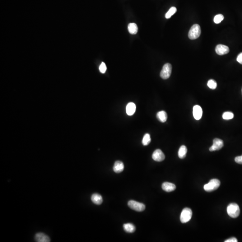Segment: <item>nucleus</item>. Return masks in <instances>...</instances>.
<instances>
[{
    "label": "nucleus",
    "instance_id": "4",
    "mask_svg": "<svg viewBox=\"0 0 242 242\" xmlns=\"http://www.w3.org/2000/svg\"><path fill=\"white\" fill-rule=\"evenodd\" d=\"M192 215H193V212L190 208H184L180 215V221L182 223H185L188 222L192 218Z\"/></svg>",
    "mask_w": 242,
    "mask_h": 242
},
{
    "label": "nucleus",
    "instance_id": "27",
    "mask_svg": "<svg viewBox=\"0 0 242 242\" xmlns=\"http://www.w3.org/2000/svg\"><path fill=\"white\" fill-rule=\"evenodd\" d=\"M237 61L241 64H242V53L239 54L237 58Z\"/></svg>",
    "mask_w": 242,
    "mask_h": 242
},
{
    "label": "nucleus",
    "instance_id": "2",
    "mask_svg": "<svg viewBox=\"0 0 242 242\" xmlns=\"http://www.w3.org/2000/svg\"><path fill=\"white\" fill-rule=\"evenodd\" d=\"M201 34V28L198 24L193 25L188 32V37L191 40H195L199 38Z\"/></svg>",
    "mask_w": 242,
    "mask_h": 242
},
{
    "label": "nucleus",
    "instance_id": "21",
    "mask_svg": "<svg viewBox=\"0 0 242 242\" xmlns=\"http://www.w3.org/2000/svg\"><path fill=\"white\" fill-rule=\"evenodd\" d=\"M176 12V8L175 7H172L171 8H170L169 11L167 12L166 14H165V18L167 19H170L173 15H174Z\"/></svg>",
    "mask_w": 242,
    "mask_h": 242
},
{
    "label": "nucleus",
    "instance_id": "9",
    "mask_svg": "<svg viewBox=\"0 0 242 242\" xmlns=\"http://www.w3.org/2000/svg\"><path fill=\"white\" fill-rule=\"evenodd\" d=\"M216 52L219 55H223L229 53V48L227 46L223 44H218L215 49Z\"/></svg>",
    "mask_w": 242,
    "mask_h": 242
},
{
    "label": "nucleus",
    "instance_id": "19",
    "mask_svg": "<svg viewBox=\"0 0 242 242\" xmlns=\"http://www.w3.org/2000/svg\"><path fill=\"white\" fill-rule=\"evenodd\" d=\"M129 33L131 34H136L138 32V27L135 23H131L128 26Z\"/></svg>",
    "mask_w": 242,
    "mask_h": 242
},
{
    "label": "nucleus",
    "instance_id": "14",
    "mask_svg": "<svg viewBox=\"0 0 242 242\" xmlns=\"http://www.w3.org/2000/svg\"><path fill=\"white\" fill-rule=\"evenodd\" d=\"M136 105L134 103L130 102L127 105L126 107V112L128 115L132 116L136 112Z\"/></svg>",
    "mask_w": 242,
    "mask_h": 242
},
{
    "label": "nucleus",
    "instance_id": "18",
    "mask_svg": "<svg viewBox=\"0 0 242 242\" xmlns=\"http://www.w3.org/2000/svg\"><path fill=\"white\" fill-rule=\"evenodd\" d=\"M187 148L184 145H182L179 149L178 156L180 159H184L186 157L187 153Z\"/></svg>",
    "mask_w": 242,
    "mask_h": 242
},
{
    "label": "nucleus",
    "instance_id": "5",
    "mask_svg": "<svg viewBox=\"0 0 242 242\" xmlns=\"http://www.w3.org/2000/svg\"><path fill=\"white\" fill-rule=\"evenodd\" d=\"M172 66L170 64L166 63L164 65L160 73V76L164 80L168 79L172 72Z\"/></svg>",
    "mask_w": 242,
    "mask_h": 242
},
{
    "label": "nucleus",
    "instance_id": "17",
    "mask_svg": "<svg viewBox=\"0 0 242 242\" xmlns=\"http://www.w3.org/2000/svg\"><path fill=\"white\" fill-rule=\"evenodd\" d=\"M123 228L125 231L130 233L134 232L136 230V227L132 223H127L123 225Z\"/></svg>",
    "mask_w": 242,
    "mask_h": 242
},
{
    "label": "nucleus",
    "instance_id": "28",
    "mask_svg": "<svg viewBox=\"0 0 242 242\" xmlns=\"http://www.w3.org/2000/svg\"><path fill=\"white\" fill-rule=\"evenodd\" d=\"M225 242H237L238 240L235 237H232L225 241Z\"/></svg>",
    "mask_w": 242,
    "mask_h": 242
},
{
    "label": "nucleus",
    "instance_id": "22",
    "mask_svg": "<svg viewBox=\"0 0 242 242\" xmlns=\"http://www.w3.org/2000/svg\"><path fill=\"white\" fill-rule=\"evenodd\" d=\"M234 115L231 112H226L222 115V118L225 120H230L233 119Z\"/></svg>",
    "mask_w": 242,
    "mask_h": 242
},
{
    "label": "nucleus",
    "instance_id": "11",
    "mask_svg": "<svg viewBox=\"0 0 242 242\" xmlns=\"http://www.w3.org/2000/svg\"><path fill=\"white\" fill-rule=\"evenodd\" d=\"M35 239L36 242H49L50 239L49 237L43 233H38L35 235Z\"/></svg>",
    "mask_w": 242,
    "mask_h": 242
},
{
    "label": "nucleus",
    "instance_id": "3",
    "mask_svg": "<svg viewBox=\"0 0 242 242\" xmlns=\"http://www.w3.org/2000/svg\"><path fill=\"white\" fill-rule=\"evenodd\" d=\"M220 182L217 179H212L208 184L204 185V189L206 192H211L215 191L219 188Z\"/></svg>",
    "mask_w": 242,
    "mask_h": 242
},
{
    "label": "nucleus",
    "instance_id": "7",
    "mask_svg": "<svg viewBox=\"0 0 242 242\" xmlns=\"http://www.w3.org/2000/svg\"><path fill=\"white\" fill-rule=\"evenodd\" d=\"M223 141L221 139L216 138L213 140V144L209 148V151H212L219 150L223 147Z\"/></svg>",
    "mask_w": 242,
    "mask_h": 242
},
{
    "label": "nucleus",
    "instance_id": "29",
    "mask_svg": "<svg viewBox=\"0 0 242 242\" xmlns=\"http://www.w3.org/2000/svg\"></svg>",
    "mask_w": 242,
    "mask_h": 242
},
{
    "label": "nucleus",
    "instance_id": "16",
    "mask_svg": "<svg viewBox=\"0 0 242 242\" xmlns=\"http://www.w3.org/2000/svg\"><path fill=\"white\" fill-rule=\"evenodd\" d=\"M156 118L161 123H165L167 119V114L164 111H161L156 114Z\"/></svg>",
    "mask_w": 242,
    "mask_h": 242
},
{
    "label": "nucleus",
    "instance_id": "13",
    "mask_svg": "<svg viewBox=\"0 0 242 242\" xmlns=\"http://www.w3.org/2000/svg\"><path fill=\"white\" fill-rule=\"evenodd\" d=\"M124 165L123 162L121 161H116L113 167V170L116 173H120L123 170Z\"/></svg>",
    "mask_w": 242,
    "mask_h": 242
},
{
    "label": "nucleus",
    "instance_id": "8",
    "mask_svg": "<svg viewBox=\"0 0 242 242\" xmlns=\"http://www.w3.org/2000/svg\"><path fill=\"white\" fill-rule=\"evenodd\" d=\"M152 158L155 161L160 162L165 159V156L161 150L156 149L153 152Z\"/></svg>",
    "mask_w": 242,
    "mask_h": 242
},
{
    "label": "nucleus",
    "instance_id": "23",
    "mask_svg": "<svg viewBox=\"0 0 242 242\" xmlns=\"http://www.w3.org/2000/svg\"><path fill=\"white\" fill-rule=\"evenodd\" d=\"M207 85L209 88L210 89H215L216 88V86H217V83L215 80H208V83H207Z\"/></svg>",
    "mask_w": 242,
    "mask_h": 242
},
{
    "label": "nucleus",
    "instance_id": "6",
    "mask_svg": "<svg viewBox=\"0 0 242 242\" xmlns=\"http://www.w3.org/2000/svg\"><path fill=\"white\" fill-rule=\"evenodd\" d=\"M128 205L131 209L137 212H142L145 208V205L143 203H140L135 201H130L128 203Z\"/></svg>",
    "mask_w": 242,
    "mask_h": 242
},
{
    "label": "nucleus",
    "instance_id": "20",
    "mask_svg": "<svg viewBox=\"0 0 242 242\" xmlns=\"http://www.w3.org/2000/svg\"><path fill=\"white\" fill-rule=\"evenodd\" d=\"M151 141V139L150 138V135L149 134H146L143 137L142 144L144 146H146V145H148L150 144Z\"/></svg>",
    "mask_w": 242,
    "mask_h": 242
},
{
    "label": "nucleus",
    "instance_id": "25",
    "mask_svg": "<svg viewBox=\"0 0 242 242\" xmlns=\"http://www.w3.org/2000/svg\"><path fill=\"white\" fill-rule=\"evenodd\" d=\"M106 70L107 67L105 63H101V64H100V66L99 67V70L100 71V72H101V73L104 74V73H105L106 72Z\"/></svg>",
    "mask_w": 242,
    "mask_h": 242
},
{
    "label": "nucleus",
    "instance_id": "1",
    "mask_svg": "<svg viewBox=\"0 0 242 242\" xmlns=\"http://www.w3.org/2000/svg\"><path fill=\"white\" fill-rule=\"evenodd\" d=\"M227 212L228 214L232 218H237L240 215V207L236 203H231L228 206Z\"/></svg>",
    "mask_w": 242,
    "mask_h": 242
},
{
    "label": "nucleus",
    "instance_id": "10",
    "mask_svg": "<svg viewBox=\"0 0 242 242\" xmlns=\"http://www.w3.org/2000/svg\"><path fill=\"white\" fill-rule=\"evenodd\" d=\"M203 111L201 106L198 105H195L193 108V115L195 119L197 120L201 119L202 116Z\"/></svg>",
    "mask_w": 242,
    "mask_h": 242
},
{
    "label": "nucleus",
    "instance_id": "12",
    "mask_svg": "<svg viewBox=\"0 0 242 242\" xmlns=\"http://www.w3.org/2000/svg\"><path fill=\"white\" fill-rule=\"evenodd\" d=\"M162 188L165 192H171L175 190L176 186L172 183L165 182L162 184Z\"/></svg>",
    "mask_w": 242,
    "mask_h": 242
},
{
    "label": "nucleus",
    "instance_id": "15",
    "mask_svg": "<svg viewBox=\"0 0 242 242\" xmlns=\"http://www.w3.org/2000/svg\"><path fill=\"white\" fill-rule=\"evenodd\" d=\"M91 200L93 203L97 205H100L103 202L102 197L100 194L95 193L91 196Z\"/></svg>",
    "mask_w": 242,
    "mask_h": 242
},
{
    "label": "nucleus",
    "instance_id": "26",
    "mask_svg": "<svg viewBox=\"0 0 242 242\" xmlns=\"http://www.w3.org/2000/svg\"><path fill=\"white\" fill-rule=\"evenodd\" d=\"M235 160L237 163L242 165V155L241 156H236L235 158Z\"/></svg>",
    "mask_w": 242,
    "mask_h": 242
},
{
    "label": "nucleus",
    "instance_id": "24",
    "mask_svg": "<svg viewBox=\"0 0 242 242\" xmlns=\"http://www.w3.org/2000/svg\"><path fill=\"white\" fill-rule=\"evenodd\" d=\"M224 18L223 15L219 14V15H216L215 17H214L213 21H214V23H216V24H218V23H220L223 20Z\"/></svg>",
    "mask_w": 242,
    "mask_h": 242
}]
</instances>
